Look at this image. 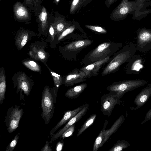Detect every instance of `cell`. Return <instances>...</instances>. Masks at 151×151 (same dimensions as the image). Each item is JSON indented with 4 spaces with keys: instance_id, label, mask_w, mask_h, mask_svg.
I'll return each mask as SVG.
<instances>
[{
    "instance_id": "e0dca14e",
    "label": "cell",
    "mask_w": 151,
    "mask_h": 151,
    "mask_svg": "<svg viewBox=\"0 0 151 151\" xmlns=\"http://www.w3.org/2000/svg\"><path fill=\"white\" fill-rule=\"evenodd\" d=\"M87 86L86 83H82L68 90L65 92V96L72 99L78 97Z\"/></svg>"
},
{
    "instance_id": "e575fe53",
    "label": "cell",
    "mask_w": 151,
    "mask_h": 151,
    "mask_svg": "<svg viewBox=\"0 0 151 151\" xmlns=\"http://www.w3.org/2000/svg\"><path fill=\"white\" fill-rule=\"evenodd\" d=\"M41 151H52L49 143L48 141H46L44 146L42 148Z\"/></svg>"
},
{
    "instance_id": "44dd1931",
    "label": "cell",
    "mask_w": 151,
    "mask_h": 151,
    "mask_svg": "<svg viewBox=\"0 0 151 151\" xmlns=\"http://www.w3.org/2000/svg\"><path fill=\"white\" fill-rule=\"evenodd\" d=\"M55 28V35L63 32L68 28L64 19L60 17L55 19L53 23Z\"/></svg>"
},
{
    "instance_id": "2e32d148",
    "label": "cell",
    "mask_w": 151,
    "mask_h": 151,
    "mask_svg": "<svg viewBox=\"0 0 151 151\" xmlns=\"http://www.w3.org/2000/svg\"><path fill=\"white\" fill-rule=\"evenodd\" d=\"M124 120V116L122 115L115 121L109 129L105 130L103 139L100 145V147H101L110 137L117 130L122 124Z\"/></svg>"
},
{
    "instance_id": "d6a6232c",
    "label": "cell",
    "mask_w": 151,
    "mask_h": 151,
    "mask_svg": "<svg viewBox=\"0 0 151 151\" xmlns=\"http://www.w3.org/2000/svg\"><path fill=\"white\" fill-rule=\"evenodd\" d=\"M49 32L50 36V37L52 40H53L55 38V28L54 27L53 23H51L50 25L49 29Z\"/></svg>"
},
{
    "instance_id": "277c9868",
    "label": "cell",
    "mask_w": 151,
    "mask_h": 151,
    "mask_svg": "<svg viewBox=\"0 0 151 151\" xmlns=\"http://www.w3.org/2000/svg\"><path fill=\"white\" fill-rule=\"evenodd\" d=\"M14 87L17 86V93L20 91L28 96L30 93L33 86V83L24 73L20 72L14 76L13 79Z\"/></svg>"
},
{
    "instance_id": "1f68e13d",
    "label": "cell",
    "mask_w": 151,
    "mask_h": 151,
    "mask_svg": "<svg viewBox=\"0 0 151 151\" xmlns=\"http://www.w3.org/2000/svg\"><path fill=\"white\" fill-rule=\"evenodd\" d=\"M85 26L90 29L97 32L101 33H106L107 32V31L105 29L100 27L90 25H86Z\"/></svg>"
},
{
    "instance_id": "7c38bea8",
    "label": "cell",
    "mask_w": 151,
    "mask_h": 151,
    "mask_svg": "<svg viewBox=\"0 0 151 151\" xmlns=\"http://www.w3.org/2000/svg\"><path fill=\"white\" fill-rule=\"evenodd\" d=\"M85 104L80 106L73 110L67 111L61 120L51 130L49 135L51 137L56 131L60 127L66 124L75 116L84 107Z\"/></svg>"
},
{
    "instance_id": "7402d4cb",
    "label": "cell",
    "mask_w": 151,
    "mask_h": 151,
    "mask_svg": "<svg viewBox=\"0 0 151 151\" xmlns=\"http://www.w3.org/2000/svg\"><path fill=\"white\" fill-rule=\"evenodd\" d=\"M40 25L43 32H44L48 26L47 14L45 7H43L39 16Z\"/></svg>"
},
{
    "instance_id": "cb8c5ba5",
    "label": "cell",
    "mask_w": 151,
    "mask_h": 151,
    "mask_svg": "<svg viewBox=\"0 0 151 151\" xmlns=\"http://www.w3.org/2000/svg\"><path fill=\"white\" fill-rule=\"evenodd\" d=\"M96 116V114H94L91 115L88 118L81 127L78 130L77 137H78L83 132L90 126L91 125L94 121Z\"/></svg>"
},
{
    "instance_id": "5bb4252c",
    "label": "cell",
    "mask_w": 151,
    "mask_h": 151,
    "mask_svg": "<svg viewBox=\"0 0 151 151\" xmlns=\"http://www.w3.org/2000/svg\"><path fill=\"white\" fill-rule=\"evenodd\" d=\"M13 10L14 16L18 20H26L29 17L27 9L20 2H17L14 4Z\"/></svg>"
},
{
    "instance_id": "ab89813d",
    "label": "cell",
    "mask_w": 151,
    "mask_h": 151,
    "mask_svg": "<svg viewBox=\"0 0 151 151\" xmlns=\"http://www.w3.org/2000/svg\"><path fill=\"white\" fill-rule=\"evenodd\" d=\"M116 0H108V5H111L114 2H115Z\"/></svg>"
},
{
    "instance_id": "d6986e66",
    "label": "cell",
    "mask_w": 151,
    "mask_h": 151,
    "mask_svg": "<svg viewBox=\"0 0 151 151\" xmlns=\"http://www.w3.org/2000/svg\"><path fill=\"white\" fill-rule=\"evenodd\" d=\"M29 37V33L27 31L23 30L19 32L15 39V44L19 49H22L24 46Z\"/></svg>"
},
{
    "instance_id": "4dcf8cb0",
    "label": "cell",
    "mask_w": 151,
    "mask_h": 151,
    "mask_svg": "<svg viewBox=\"0 0 151 151\" xmlns=\"http://www.w3.org/2000/svg\"><path fill=\"white\" fill-rule=\"evenodd\" d=\"M75 131V125L70 126L62 134L60 137L61 138L64 139L65 137L71 136Z\"/></svg>"
},
{
    "instance_id": "4316f807",
    "label": "cell",
    "mask_w": 151,
    "mask_h": 151,
    "mask_svg": "<svg viewBox=\"0 0 151 151\" xmlns=\"http://www.w3.org/2000/svg\"><path fill=\"white\" fill-rule=\"evenodd\" d=\"M22 63L27 68L30 70L37 72L40 71V65L34 61L29 60H24Z\"/></svg>"
},
{
    "instance_id": "f546056e",
    "label": "cell",
    "mask_w": 151,
    "mask_h": 151,
    "mask_svg": "<svg viewBox=\"0 0 151 151\" xmlns=\"http://www.w3.org/2000/svg\"><path fill=\"white\" fill-rule=\"evenodd\" d=\"M75 27L74 26H72L68 27L63 32L58 36V40L59 41L62 40L68 35L72 32L74 30Z\"/></svg>"
},
{
    "instance_id": "d590c367",
    "label": "cell",
    "mask_w": 151,
    "mask_h": 151,
    "mask_svg": "<svg viewBox=\"0 0 151 151\" xmlns=\"http://www.w3.org/2000/svg\"><path fill=\"white\" fill-rule=\"evenodd\" d=\"M64 145V143L63 140L62 141L59 142L56 144V151H60L62 150Z\"/></svg>"
},
{
    "instance_id": "3957f363",
    "label": "cell",
    "mask_w": 151,
    "mask_h": 151,
    "mask_svg": "<svg viewBox=\"0 0 151 151\" xmlns=\"http://www.w3.org/2000/svg\"><path fill=\"white\" fill-rule=\"evenodd\" d=\"M24 114V110L15 104L10 107L5 116V126L9 134L14 131L18 127L19 121Z\"/></svg>"
},
{
    "instance_id": "83f0119b",
    "label": "cell",
    "mask_w": 151,
    "mask_h": 151,
    "mask_svg": "<svg viewBox=\"0 0 151 151\" xmlns=\"http://www.w3.org/2000/svg\"><path fill=\"white\" fill-rule=\"evenodd\" d=\"M50 71L52 76L53 78L54 87L58 90L61 85L63 83V79L62 77L52 71L49 67L47 66Z\"/></svg>"
},
{
    "instance_id": "484cf974",
    "label": "cell",
    "mask_w": 151,
    "mask_h": 151,
    "mask_svg": "<svg viewBox=\"0 0 151 151\" xmlns=\"http://www.w3.org/2000/svg\"><path fill=\"white\" fill-rule=\"evenodd\" d=\"M106 125V124L104 125V128L101 131L98 136L96 139L93 145V151H97L99 147H100V145L103 139Z\"/></svg>"
},
{
    "instance_id": "6da1fadb",
    "label": "cell",
    "mask_w": 151,
    "mask_h": 151,
    "mask_svg": "<svg viewBox=\"0 0 151 151\" xmlns=\"http://www.w3.org/2000/svg\"><path fill=\"white\" fill-rule=\"evenodd\" d=\"M58 90L55 87L52 88L46 86L42 91L41 102V116L46 124H49L53 117Z\"/></svg>"
},
{
    "instance_id": "74e56055",
    "label": "cell",
    "mask_w": 151,
    "mask_h": 151,
    "mask_svg": "<svg viewBox=\"0 0 151 151\" xmlns=\"http://www.w3.org/2000/svg\"><path fill=\"white\" fill-rule=\"evenodd\" d=\"M26 3L27 4H31L35 0H25Z\"/></svg>"
},
{
    "instance_id": "30bf717a",
    "label": "cell",
    "mask_w": 151,
    "mask_h": 151,
    "mask_svg": "<svg viewBox=\"0 0 151 151\" xmlns=\"http://www.w3.org/2000/svg\"><path fill=\"white\" fill-rule=\"evenodd\" d=\"M151 96V83L149 84L136 96L134 99V104L136 106L131 108V110L137 109L143 106Z\"/></svg>"
},
{
    "instance_id": "52a82bcc",
    "label": "cell",
    "mask_w": 151,
    "mask_h": 151,
    "mask_svg": "<svg viewBox=\"0 0 151 151\" xmlns=\"http://www.w3.org/2000/svg\"><path fill=\"white\" fill-rule=\"evenodd\" d=\"M136 6V1L122 0L114 12V17L116 19L123 18L128 13L134 11Z\"/></svg>"
},
{
    "instance_id": "9a60e30c",
    "label": "cell",
    "mask_w": 151,
    "mask_h": 151,
    "mask_svg": "<svg viewBox=\"0 0 151 151\" xmlns=\"http://www.w3.org/2000/svg\"><path fill=\"white\" fill-rule=\"evenodd\" d=\"M29 55L32 58L43 63L47 59V53L41 47L33 46L29 52Z\"/></svg>"
},
{
    "instance_id": "9c48e42d",
    "label": "cell",
    "mask_w": 151,
    "mask_h": 151,
    "mask_svg": "<svg viewBox=\"0 0 151 151\" xmlns=\"http://www.w3.org/2000/svg\"><path fill=\"white\" fill-rule=\"evenodd\" d=\"M85 73L81 70H75L66 76L63 83L66 86H71L85 81Z\"/></svg>"
},
{
    "instance_id": "ac0fdd59",
    "label": "cell",
    "mask_w": 151,
    "mask_h": 151,
    "mask_svg": "<svg viewBox=\"0 0 151 151\" xmlns=\"http://www.w3.org/2000/svg\"><path fill=\"white\" fill-rule=\"evenodd\" d=\"M92 42L91 40H80L74 42L66 46L65 49L69 51L78 50L90 45Z\"/></svg>"
},
{
    "instance_id": "d4e9b609",
    "label": "cell",
    "mask_w": 151,
    "mask_h": 151,
    "mask_svg": "<svg viewBox=\"0 0 151 151\" xmlns=\"http://www.w3.org/2000/svg\"><path fill=\"white\" fill-rule=\"evenodd\" d=\"M138 39L140 43L149 42L151 41V31L145 29L141 30L139 33Z\"/></svg>"
},
{
    "instance_id": "8992f818",
    "label": "cell",
    "mask_w": 151,
    "mask_h": 151,
    "mask_svg": "<svg viewBox=\"0 0 151 151\" xmlns=\"http://www.w3.org/2000/svg\"><path fill=\"white\" fill-rule=\"evenodd\" d=\"M131 56L130 52L126 51L118 54L109 63L102 73V76L106 75L116 70L124 63Z\"/></svg>"
},
{
    "instance_id": "8d00e7d4",
    "label": "cell",
    "mask_w": 151,
    "mask_h": 151,
    "mask_svg": "<svg viewBox=\"0 0 151 151\" xmlns=\"http://www.w3.org/2000/svg\"><path fill=\"white\" fill-rule=\"evenodd\" d=\"M79 1V0H73L72 2L70 9V12H72L74 9L75 8L78 3Z\"/></svg>"
},
{
    "instance_id": "f1b7e54d",
    "label": "cell",
    "mask_w": 151,
    "mask_h": 151,
    "mask_svg": "<svg viewBox=\"0 0 151 151\" xmlns=\"http://www.w3.org/2000/svg\"><path fill=\"white\" fill-rule=\"evenodd\" d=\"M20 133H18L14 136L10 143L7 146L4 151H13L16 147L18 142Z\"/></svg>"
},
{
    "instance_id": "ba28073f",
    "label": "cell",
    "mask_w": 151,
    "mask_h": 151,
    "mask_svg": "<svg viewBox=\"0 0 151 151\" xmlns=\"http://www.w3.org/2000/svg\"><path fill=\"white\" fill-rule=\"evenodd\" d=\"M89 105L86 104L83 108L75 116L72 118L66 124L60 129L57 132L54 133L51 137L50 141L52 143L61 136L63 133L70 126L78 122L86 114L88 109Z\"/></svg>"
},
{
    "instance_id": "7a4b0ae2",
    "label": "cell",
    "mask_w": 151,
    "mask_h": 151,
    "mask_svg": "<svg viewBox=\"0 0 151 151\" xmlns=\"http://www.w3.org/2000/svg\"><path fill=\"white\" fill-rule=\"evenodd\" d=\"M147 82L139 79L128 80L114 83L107 87L110 92L114 93L119 99L126 93L146 84Z\"/></svg>"
},
{
    "instance_id": "5b68a950",
    "label": "cell",
    "mask_w": 151,
    "mask_h": 151,
    "mask_svg": "<svg viewBox=\"0 0 151 151\" xmlns=\"http://www.w3.org/2000/svg\"><path fill=\"white\" fill-rule=\"evenodd\" d=\"M121 103V100L117 98L114 93L109 91L101 98V110L104 115L110 116L116 105L120 104Z\"/></svg>"
},
{
    "instance_id": "4fadbf2b",
    "label": "cell",
    "mask_w": 151,
    "mask_h": 151,
    "mask_svg": "<svg viewBox=\"0 0 151 151\" xmlns=\"http://www.w3.org/2000/svg\"><path fill=\"white\" fill-rule=\"evenodd\" d=\"M109 58V56L107 57L82 68L81 70L85 73L87 77L96 76L102 65L107 62Z\"/></svg>"
},
{
    "instance_id": "f35d334b",
    "label": "cell",
    "mask_w": 151,
    "mask_h": 151,
    "mask_svg": "<svg viewBox=\"0 0 151 151\" xmlns=\"http://www.w3.org/2000/svg\"><path fill=\"white\" fill-rule=\"evenodd\" d=\"M146 0H137L136 4L137 6L140 4H141Z\"/></svg>"
},
{
    "instance_id": "ffe728a7",
    "label": "cell",
    "mask_w": 151,
    "mask_h": 151,
    "mask_svg": "<svg viewBox=\"0 0 151 151\" xmlns=\"http://www.w3.org/2000/svg\"><path fill=\"white\" fill-rule=\"evenodd\" d=\"M6 80L4 68L0 69V104L2 105L5 98L6 90Z\"/></svg>"
},
{
    "instance_id": "60d3db41",
    "label": "cell",
    "mask_w": 151,
    "mask_h": 151,
    "mask_svg": "<svg viewBox=\"0 0 151 151\" xmlns=\"http://www.w3.org/2000/svg\"><path fill=\"white\" fill-rule=\"evenodd\" d=\"M60 0H54V3L56 5L58 4Z\"/></svg>"
},
{
    "instance_id": "8fae6325",
    "label": "cell",
    "mask_w": 151,
    "mask_h": 151,
    "mask_svg": "<svg viewBox=\"0 0 151 151\" xmlns=\"http://www.w3.org/2000/svg\"><path fill=\"white\" fill-rule=\"evenodd\" d=\"M111 45L110 43L107 42L100 45L91 53L89 58L94 61L104 59L110 52Z\"/></svg>"
},
{
    "instance_id": "603a6c76",
    "label": "cell",
    "mask_w": 151,
    "mask_h": 151,
    "mask_svg": "<svg viewBox=\"0 0 151 151\" xmlns=\"http://www.w3.org/2000/svg\"><path fill=\"white\" fill-rule=\"evenodd\" d=\"M130 146L129 142L125 140L117 141L109 151H121Z\"/></svg>"
},
{
    "instance_id": "836d02e7",
    "label": "cell",
    "mask_w": 151,
    "mask_h": 151,
    "mask_svg": "<svg viewBox=\"0 0 151 151\" xmlns=\"http://www.w3.org/2000/svg\"><path fill=\"white\" fill-rule=\"evenodd\" d=\"M151 119V107L146 114L145 119L142 122L141 124H142L145 122Z\"/></svg>"
}]
</instances>
